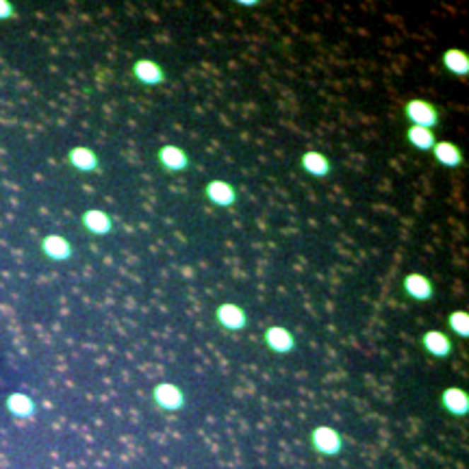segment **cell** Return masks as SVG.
Segmentation results:
<instances>
[{"label": "cell", "instance_id": "obj_1", "mask_svg": "<svg viewBox=\"0 0 469 469\" xmlns=\"http://www.w3.org/2000/svg\"><path fill=\"white\" fill-rule=\"evenodd\" d=\"M404 117L411 127L434 131L441 124V111L426 98H409L404 103Z\"/></svg>", "mask_w": 469, "mask_h": 469}, {"label": "cell", "instance_id": "obj_2", "mask_svg": "<svg viewBox=\"0 0 469 469\" xmlns=\"http://www.w3.org/2000/svg\"><path fill=\"white\" fill-rule=\"evenodd\" d=\"M131 74L144 87H159L168 81L166 68L156 59H148V57H141V59L135 61L133 68H131Z\"/></svg>", "mask_w": 469, "mask_h": 469}, {"label": "cell", "instance_id": "obj_3", "mask_svg": "<svg viewBox=\"0 0 469 469\" xmlns=\"http://www.w3.org/2000/svg\"><path fill=\"white\" fill-rule=\"evenodd\" d=\"M156 163H159V168L166 174H180L185 170H190L192 166L187 150L176 144H166L156 150Z\"/></svg>", "mask_w": 469, "mask_h": 469}, {"label": "cell", "instance_id": "obj_4", "mask_svg": "<svg viewBox=\"0 0 469 469\" xmlns=\"http://www.w3.org/2000/svg\"><path fill=\"white\" fill-rule=\"evenodd\" d=\"M204 198L217 209H231L237 204L239 194H237V187L233 183L222 180V178H213L204 187Z\"/></svg>", "mask_w": 469, "mask_h": 469}, {"label": "cell", "instance_id": "obj_5", "mask_svg": "<svg viewBox=\"0 0 469 469\" xmlns=\"http://www.w3.org/2000/svg\"><path fill=\"white\" fill-rule=\"evenodd\" d=\"M215 322H217V326L228 330V332H239L248 326V313L241 304L222 302L215 308Z\"/></svg>", "mask_w": 469, "mask_h": 469}, {"label": "cell", "instance_id": "obj_6", "mask_svg": "<svg viewBox=\"0 0 469 469\" xmlns=\"http://www.w3.org/2000/svg\"><path fill=\"white\" fill-rule=\"evenodd\" d=\"M311 446L318 454L324 456H337L343 450V439L341 434L330 428V426H318L315 430L311 432Z\"/></svg>", "mask_w": 469, "mask_h": 469}, {"label": "cell", "instance_id": "obj_7", "mask_svg": "<svg viewBox=\"0 0 469 469\" xmlns=\"http://www.w3.org/2000/svg\"><path fill=\"white\" fill-rule=\"evenodd\" d=\"M402 291L406 298H411L415 302H428L434 298V285L432 280L422 274V272H411L402 278Z\"/></svg>", "mask_w": 469, "mask_h": 469}, {"label": "cell", "instance_id": "obj_8", "mask_svg": "<svg viewBox=\"0 0 469 469\" xmlns=\"http://www.w3.org/2000/svg\"><path fill=\"white\" fill-rule=\"evenodd\" d=\"M152 400L161 411L176 413L185 406V391L174 383H161L152 389Z\"/></svg>", "mask_w": 469, "mask_h": 469}, {"label": "cell", "instance_id": "obj_9", "mask_svg": "<svg viewBox=\"0 0 469 469\" xmlns=\"http://www.w3.org/2000/svg\"><path fill=\"white\" fill-rule=\"evenodd\" d=\"M265 346L274 352V354H289L296 348V337L289 328L285 326H270L263 335Z\"/></svg>", "mask_w": 469, "mask_h": 469}, {"label": "cell", "instance_id": "obj_10", "mask_svg": "<svg viewBox=\"0 0 469 469\" xmlns=\"http://www.w3.org/2000/svg\"><path fill=\"white\" fill-rule=\"evenodd\" d=\"M300 168L302 172H306L313 178H326L332 174V161L320 150H306L300 156Z\"/></svg>", "mask_w": 469, "mask_h": 469}, {"label": "cell", "instance_id": "obj_11", "mask_svg": "<svg viewBox=\"0 0 469 469\" xmlns=\"http://www.w3.org/2000/svg\"><path fill=\"white\" fill-rule=\"evenodd\" d=\"M422 348L432 359H448L454 352V343L441 330H428V332L422 335Z\"/></svg>", "mask_w": 469, "mask_h": 469}, {"label": "cell", "instance_id": "obj_12", "mask_svg": "<svg viewBox=\"0 0 469 469\" xmlns=\"http://www.w3.org/2000/svg\"><path fill=\"white\" fill-rule=\"evenodd\" d=\"M430 152L434 156V161L439 166H444V168H448V170H458L465 163L463 148L456 146L454 141H436Z\"/></svg>", "mask_w": 469, "mask_h": 469}, {"label": "cell", "instance_id": "obj_13", "mask_svg": "<svg viewBox=\"0 0 469 469\" xmlns=\"http://www.w3.org/2000/svg\"><path fill=\"white\" fill-rule=\"evenodd\" d=\"M81 222H83V226H85L87 233L96 235V237L109 235V233L113 231V226H115V224H113V217H111L107 211H103V209H89V211H85L83 217H81Z\"/></svg>", "mask_w": 469, "mask_h": 469}, {"label": "cell", "instance_id": "obj_14", "mask_svg": "<svg viewBox=\"0 0 469 469\" xmlns=\"http://www.w3.org/2000/svg\"><path fill=\"white\" fill-rule=\"evenodd\" d=\"M441 66L448 74L456 79H465L469 76V54L461 48H448L441 54Z\"/></svg>", "mask_w": 469, "mask_h": 469}, {"label": "cell", "instance_id": "obj_15", "mask_svg": "<svg viewBox=\"0 0 469 469\" xmlns=\"http://www.w3.org/2000/svg\"><path fill=\"white\" fill-rule=\"evenodd\" d=\"M441 406L454 417H465L469 413V395L461 387H450L441 395Z\"/></svg>", "mask_w": 469, "mask_h": 469}, {"label": "cell", "instance_id": "obj_16", "mask_svg": "<svg viewBox=\"0 0 469 469\" xmlns=\"http://www.w3.org/2000/svg\"><path fill=\"white\" fill-rule=\"evenodd\" d=\"M68 161H70V166H72L74 170L85 172V174H89V172H96V170L100 168V159H98V154L93 152L91 148H87V146L72 148V150H70V154H68Z\"/></svg>", "mask_w": 469, "mask_h": 469}, {"label": "cell", "instance_id": "obj_17", "mask_svg": "<svg viewBox=\"0 0 469 469\" xmlns=\"http://www.w3.org/2000/svg\"><path fill=\"white\" fill-rule=\"evenodd\" d=\"M44 255L52 261H68L72 257V243L64 235H48L42 241Z\"/></svg>", "mask_w": 469, "mask_h": 469}, {"label": "cell", "instance_id": "obj_18", "mask_svg": "<svg viewBox=\"0 0 469 469\" xmlns=\"http://www.w3.org/2000/svg\"><path fill=\"white\" fill-rule=\"evenodd\" d=\"M406 141L419 152H430L436 144V135H434V131H428V129L409 127V131H406Z\"/></svg>", "mask_w": 469, "mask_h": 469}, {"label": "cell", "instance_id": "obj_19", "mask_svg": "<svg viewBox=\"0 0 469 469\" xmlns=\"http://www.w3.org/2000/svg\"><path fill=\"white\" fill-rule=\"evenodd\" d=\"M448 328L461 337V339H467L469 337V313L467 311H452L448 315Z\"/></svg>", "mask_w": 469, "mask_h": 469}, {"label": "cell", "instance_id": "obj_20", "mask_svg": "<svg viewBox=\"0 0 469 469\" xmlns=\"http://www.w3.org/2000/svg\"><path fill=\"white\" fill-rule=\"evenodd\" d=\"M7 404H9V409H11L13 415L26 417V415L33 413V402H30V398H26V395H22V393L11 395Z\"/></svg>", "mask_w": 469, "mask_h": 469}, {"label": "cell", "instance_id": "obj_21", "mask_svg": "<svg viewBox=\"0 0 469 469\" xmlns=\"http://www.w3.org/2000/svg\"><path fill=\"white\" fill-rule=\"evenodd\" d=\"M13 11H11V5L9 3H3V0H0V20L3 18H9Z\"/></svg>", "mask_w": 469, "mask_h": 469}, {"label": "cell", "instance_id": "obj_22", "mask_svg": "<svg viewBox=\"0 0 469 469\" xmlns=\"http://www.w3.org/2000/svg\"><path fill=\"white\" fill-rule=\"evenodd\" d=\"M261 0H237V7H259Z\"/></svg>", "mask_w": 469, "mask_h": 469}]
</instances>
